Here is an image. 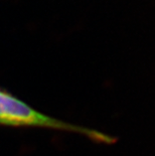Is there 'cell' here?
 I'll return each instance as SVG.
<instances>
[{
    "instance_id": "cell-1",
    "label": "cell",
    "mask_w": 155,
    "mask_h": 156,
    "mask_svg": "<svg viewBox=\"0 0 155 156\" xmlns=\"http://www.w3.org/2000/svg\"><path fill=\"white\" fill-rule=\"evenodd\" d=\"M0 126L11 128H37L48 130L72 132L91 140L104 144H112L116 139L103 132L72 124L45 115L0 88Z\"/></svg>"
}]
</instances>
